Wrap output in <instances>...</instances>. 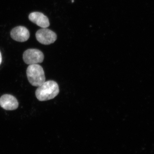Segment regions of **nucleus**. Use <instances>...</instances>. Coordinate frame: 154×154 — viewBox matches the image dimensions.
Masks as SVG:
<instances>
[{
	"instance_id": "1",
	"label": "nucleus",
	"mask_w": 154,
	"mask_h": 154,
	"mask_svg": "<svg viewBox=\"0 0 154 154\" xmlns=\"http://www.w3.org/2000/svg\"><path fill=\"white\" fill-rule=\"evenodd\" d=\"M59 88L57 83L52 80L45 82L38 87L35 95L40 101H46L54 99L59 93Z\"/></svg>"
},
{
	"instance_id": "8",
	"label": "nucleus",
	"mask_w": 154,
	"mask_h": 154,
	"mask_svg": "<svg viewBox=\"0 0 154 154\" xmlns=\"http://www.w3.org/2000/svg\"><path fill=\"white\" fill-rule=\"evenodd\" d=\"M2 54H1V52H0V65L2 63Z\"/></svg>"
},
{
	"instance_id": "6",
	"label": "nucleus",
	"mask_w": 154,
	"mask_h": 154,
	"mask_svg": "<svg viewBox=\"0 0 154 154\" xmlns=\"http://www.w3.org/2000/svg\"><path fill=\"white\" fill-rule=\"evenodd\" d=\"M11 36L13 39L19 42L27 41L30 37V32L23 26H18L12 29Z\"/></svg>"
},
{
	"instance_id": "7",
	"label": "nucleus",
	"mask_w": 154,
	"mask_h": 154,
	"mask_svg": "<svg viewBox=\"0 0 154 154\" xmlns=\"http://www.w3.org/2000/svg\"><path fill=\"white\" fill-rule=\"evenodd\" d=\"M29 19L31 22L42 28H47L50 25L48 18L40 12L31 13L29 15Z\"/></svg>"
},
{
	"instance_id": "4",
	"label": "nucleus",
	"mask_w": 154,
	"mask_h": 154,
	"mask_svg": "<svg viewBox=\"0 0 154 154\" xmlns=\"http://www.w3.org/2000/svg\"><path fill=\"white\" fill-rule=\"evenodd\" d=\"M36 39L41 44L48 45L55 42L57 38L56 34L47 28H42L36 33Z\"/></svg>"
},
{
	"instance_id": "2",
	"label": "nucleus",
	"mask_w": 154,
	"mask_h": 154,
	"mask_svg": "<svg viewBox=\"0 0 154 154\" xmlns=\"http://www.w3.org/2000/svg\"><path fill=\"white\" fill-rule=\"evenodd\" d=\"M26 73L28 81L32 86L38 87L45 82L44 70L38 64L30 65Z\"/></svg>"
},
{
	"instance_id": "5",
	"label": "nucleus",
	"mask_w": 154,
	"mask_h": 154,
	"mask_svg": "<svg viewBox=\"0 0 154 154\" xmlns=\"http://www.w3.org/2000/svg\"><path fill=\"white\" fill-rule=\"evenodd\" d=\"M0 106L6 110H15L19 107V103L14 96L5 94L0 98Z\"/></svg>"
},
{
	"instance_id": "3",
	"label": "nucleus",
	"mask_w": 154,
	"mask_h": 154,
	"mask_svg": "<svg viewBox=\"0 0 154 154\" xmlns=\"http://www.w3.org/2000/svg\"><path fill=\"white\" fill-rule=\"evenodd\" d=\"M43 53L37 49H28L25 51L23 55L24 62L28 65L41 63L44 60Z\"/></svg>"
}]
</instances>
